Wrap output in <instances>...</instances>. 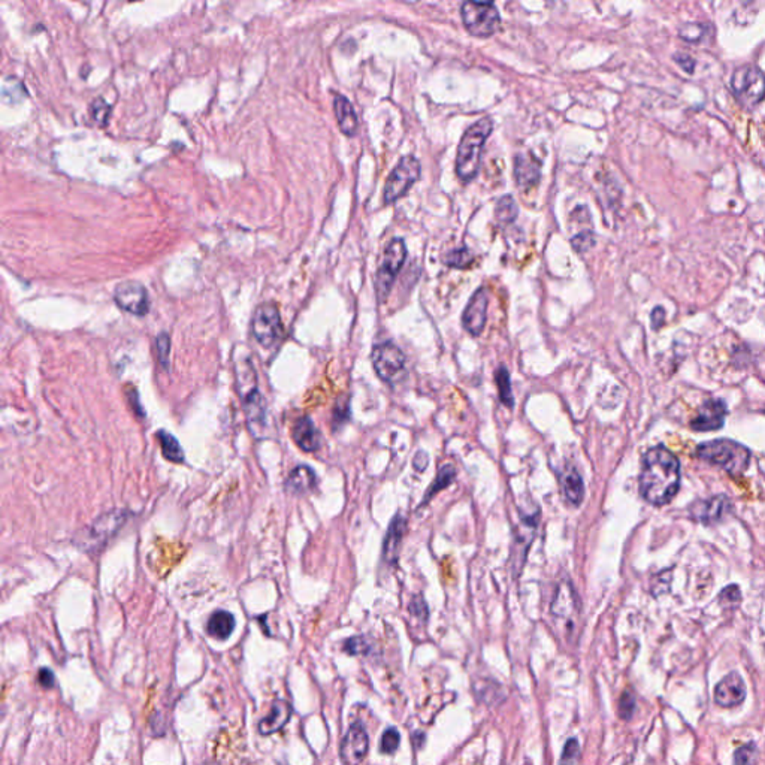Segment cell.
I'll return each instance as SVG.
<instances>
[{"label": "cell", "mask_w": 765, "mask_h": 765, "mask_svg": "<svg viewBox=\"0 0 765 765\" xmlns=\"http://www.w3.org/2000/svg\"><path fill=\"white\" fill-rule=\"evenodd\" d=\"M680 487V465L670 450L653 447L643 459L640 493L652 505L669 504Z\"/></svg>", "instance_id": "6da1fadb"}, {"label": "cell", "mask_w": 765, "mask_h": 765, "mask_svg": "<svg viewBox=\"0 0 765 765\" xmlns=\"http://www.w3.org/2000/svg\"><path fill=\"white\" fill-rule=\"evenodd\" d=\"M493 130V121L489 117L480 119L469 126L460 138L456 156V174L462 181H473L482 165V154L487 138Z\"/></svg>", "instance_id": "7a4b0ae2"}, {"label": "cell", "mask_w": 765, "mask_h": 765, "mask_svg": "<svg viewBox=\"0 0 765 765\" xmlns=\"http://www.w3.org/2000/svg\"><path fill=\"white\" fill-rule=\"evenodd\" d=\"M697 456L720 467L733 476L743 474L751 462V451L742 444L731 440L702 442L697 449Z\"/></svg>", "instance_id": "3957f363"}, {"label": "cell", "mask_w": 765, "mask_h": 765, "mask_svg": "<svg viewBox=\"0 0 765 765\" xmlns=\"http://www.w3.org/2000/svg\"><path fill=\"white\" fill-rule=\"evenodd\" d=\"M465 29L477 38H489L500 29L501 15L492 2H465L460 10Z\"/></svg>", "instance_id": "277c9868"}, {"label": "cell", "mask_w": 765, "mask_h": 765, "mask_svg": "<svg viewBox=\"0 0 765 765\" xmlns=\"http://www.w3.org/2000/svg\"><path fill=\"white\" fill-rule=\"evenodd\" d=\"M731 88L744 106H756L765 97V74L755 65H743L734 70Z\"/></svg>", "instance_id": "5b68a950"}, {"label": "cell", "mask_w": 765, "mask_h": 765, "mask_svg": "<svg viewBox=\"0 0 765 765\" xmlns=\"http://www.w3.org/2000/svg\"><path fill=\"white\" fill-rule=\"evenodd\" d=\"M405 259H407V245L404 243V239L401 238L392 239L390 244L386 247L385 254H382L381 265L377 271L376 292L380 300H385L387 298Z\"/></svg>", "instance_id": "8992f818"}, {"label": "cell", "mask_w": 765, "mask_h": 765, "mask_svg": "<svg viewBox=\"0 0 765 765\" xmlns=\"http://www.w3.org/2000/svg\"><path fill=\"white\" fill-rule=\"evenodd\" d=\"M372 363L378 377L392 386L401 382L407 376L405 356L402 350L392 343H382L374 349Z\"/></svg>", "instance_id": "52a82bcc"}, {"label": "cell", "mask_w": 765, "mask_h": 765, "mask_svg": "<svg viewBox=\"0 0 765 765\" xmlns=\"http://www.w3.org/2000/svg\"><path fill=\"white\" fill-rule=\"evenodd\" d=\"M420 162L414 156H404L390 172L385 184L382 198L386 203H394L410 190V187L419 180Z\"/></svg>", "instance_id": "ba28073f"}, {"label": "cell", "mask_w": 765, "mask_h": 765, "mask_svg": "<svg viewBox=\"0 0 765 765\" xmlns=\"http://www.w3.org/2000/svg\"><path fill=\"white\" fill-rule=\"evenodd\" d=\"M252 332L256 341L266 349L275 345L283 334L278 308L271 302L257 307L252 320Z\"/></svg>", "instance_id": "9c48e42d"}, {"label": "cell", "mask_w": 765, "mask_h": 765, "mask_svg": "<svg viewBox=\"0 0 765 765\" xmlns=\"http://www.w3.org/2000/svg\"><path fill=\"white\" fill-rule=\"evenodd\" d=\"M538 519H540V511L538 510L536 513L528 514V516L522 514V519L519 522V528L516 529L514 546H513V551H511V567H513L514 574H518L519 571H522V567L524 564V560H527L528 550L532 544L533 538H536Z\"/></svg>", "instance_id": "30bf717a"}, {"label": "cell", "mask_w": 765, "mask_h": 765, "mask_svg": "<svg viewBox=\"0 0 765 765\" xmlns=\"http://www.w3.org/2000/svg\"><path fill=\"white\" fill-rule=\"evenodd\" d=\"M114 300L123 311L133 316H145L150 311L147 289L138 281H124L114 292Z\"/></svg>", "instance_id": "8fae6325"}, {"label": "cell", "mask_w": 765, "mask_h": 765, "mask_svg": "<svg viewBox=\"0 0 765 765\" xmlns=\"http://www.w3.org/2000/svg\"><path fill=\"white\" fill-rule=\"evenodd\" d=\"M369 749V738L362 722H354L341 743V759L347 765H360L367 758Z\"/></svg>", "instance_id": "7c38bea8"}, {"label": "cell", "mask_w": 765, "mask_h": 765, "mask_svg": "<svg viewBox=\"0 0 765 765\" xmlns=\"http://www.w3.org/2000/svg\"><path fill=\"white\" fill-rule=\"evenodd\" d=\"M487 305L489 298L484 287H480L473 296H471L468 305L462 314V325L465 331L471 335L478 336L483 332L487 318Z\"/></svg>", "instance_id": "4fadbf2b"}, {"label": "cell", "mask_w": 765, "mask_h": 765, "mask_svg": "<svg viewBox=\"0 0 765 765\" xmlns=\"http://www.w3.org/2000/svg\"><path fill=\"white\" fill-rule=\"evenodd\" d=\"M746 683L738 673L733 671L717 683L715 688V701L720 707L740 706L746 698Z\"/></svg>", "instance_id": "5bb4252c"}, {"label": "cell", "mask_w": 765, "mask_h": 765, "mask_svg": "<svg viewBox=\"0 0 765 765\" xmlns=\"http://www.w3.org/2000/svg\"><path fill=\"white\" fill-rule=\"evenodd\" d=\"M726 414H728V408L725 402L719 401V399L717 401L716 399H711V401H706L701 405L698 414L695 419L692 420L691 426L693 431H698V432L716 431L724 426Z\"/></svg>", "instance_id": "9a60e30c"}, {"label": "cell", "mask_w": 765, "mask_h": 765, "mask_svg": "<svg viewBox=\"0 0 765 765\" xmlns=\"http://www.w3.org/2000/svg\"><path fill=\"white\" fill-rule=\"evenodd\" d=\"M729 510H731V502H729L728 498L725 495H717L710 498V500L693 504L691 507V514L698 522L715 523L722 520Z\"/></svg>", "instance_id": "2e32d148"}, {"label": "cell", "mask_w": 765, "mask_h": 765, "mask_svg": "<svg viewBox=\"0 0 765 765\" xmlns=\"http://www.w3.org/2000/svg\"><path fill=\"white\" fill-rule=\"evenodd\" d=\"M541 163L533 154H518L514 160V178L522 190H528L540 181Z\"/></svg>", "instance_id": "e0dca14e"}, {"label": "cell", "mask_w": 765, "mask_h": 765, "mask_svg": "<svg viewBox=\"0 0 765 765\" xmlns=\"http://www.w3.org/2000/svg\"><path fill=\"white\" fill-rule=\"evenodd\" d=\"M550 611L559 620L568 622L574 618V613L577 611V595L571 583L565 580L558 586Z\"/></svg>", "instance_id": "ac0fdd59"}, {"label": "cell", "mask_w": 765, "mask_h": 765, "mask_svg": "<svg viewBox=\"0 0 765 765\" xmlns=\"http://www.w3.org/2000/svg\"><path fill=\"white\" fill-rule=\"evenodd\" d=\"M292 716V706L287 701L277 700L272 704L271 711L259 722V733L262 735H271L289 722Z\"/></svg>", "instance_id": "d6986e66"}, {"label": "cell", "mask_w": 765, "mask_h": 765, "mask_svg": "<svg viewBox=\"0 0 765 765\" xmlns=\"http://www.w3.org/2000/svg\"><path fill=\"white\" fill-rule=\"evenodd\" d=\"M334 111L338 120V126H340L344 135L354 136L359 129V121L351 102L345 96L336 94L334 99Z\"/></svg>", "instance_id": "ffe728a7"}, {"label": "cell", "mask_w": 765, "mask_h": 765, "mask_svg": "<svg viewBox=\"0 0 765 765\" xmlns=\"http://www.w3.org/2000/svg\"><path fill=\"white\" fill-rule=\"evenodd\" d=\"M405 532V519L401 514H398L390 522V527L387 529L385 546H382V556L389 564H395L399 555V547H401V541Z\"/></svg>", "instance_id": "44dd1931"}, {"label": "cell", "mask_w": 765, "mask_h": 765, "mask_svg": "<svg viewBox=\"0 0 765 765\" xmlns=\"http://www.w3.org/2000/svg\"><path fill=\"white\" fill-rule=\"evenodd\" d=\"M293 440L304 451H316L320 447V434L309 417H300L293 426Z\"/></svg>", "instance_id": "7402d4cb"}, {"label": "cell", "mask_w": 765, "mask_h": 765, "mask_svg": "<svg viewBox=\"0 0 765 765\" xmlns=\"http://www.w3.org/2000/svg\"><path fill=\"white\" fill-rule=\"evenodd\" d=\"M245 414H247V420L248 425H250V429L254 435H261L263 426H265V402H263V398L261 396V394L254 390L250 395H247L245 398Z\"/></svg>", "instance_id": "603a6c76"}, {"label": "cell", "mask_w": 765, "mask_h": 765, "mask_svg": "<svg viewBox=\"0 0 765 765\" xmlns=\"http://www.w3.org/2000/svg\"><path fill=\"white\" fill-rule=\"evenodd\" d=\"M560 484H562L564 495L569 504L574 507H579L583 502L584 484H583L582 476L577 473V469L568 468L562 474V477H560Z\"/></svg>", "instance_id": "cb8c5ba5"}, {"label": "cell", "mask_w": 765, "mask_h": 765, "mask_svg": "<svg viewBox=\"0 0 765 765\" xmlns=\"http://www.w3.org/2000/svg\"><path fill=\"white\" fill-rule=\"evenodd\" d=\"M235 626H236V622L234 615H230L229 611H225V610H218L216 613H212L211 618L208 619L207 631L211 637H214L217 640H226L234 633Z\"/></svg>", "instance_id": "d4e9b609"}, {"label": "cell", "mask_w": 765, "mask_h": 765, "mask_svg": "<svg viewBox=\"0 0 765 765\" xmlns=\"http://www.w3.org/2000/svg\"><path fill=\"white\" fill-rule=\"evenodd\" d=\"M316 484L314 471L307 465L296 467L286 480V489L292 493H304Z\"/></svg>", "instance_id": "484cf974"}, {"label": "cell", "mask_w": 765, "mask_h": 765, "mask_svg": "<svg viewBox=\"0 0 765 765\" xmlns=\"http://www.w3.org/2000/svg\"><path fill=\"white\" fill-rule=\"evenodd\" d=\"M157 440L160 442V447H162L163 456L166 459H169L171 462H176V464H180V462L184 460L183 449H181L180 442L176 441L174 435L167 434L165 431H159L157 432Z\"/></svg>", "instance_id": "4316f807"}, {"label": "cell", "mask_w": 765, "mask_h": 765, "mask_svg": "<svg viewBox=\"0 0 765 765\" xmlns=\"http://www.w3.org/2000/svg\"><path fill=\"white\" fill-rule=\"evenodd\" d=\"M455 478H456V469H455V467H453V465H444V467L440 469V473H438L437 478H435L434 482H432V484H431V487H429V491L426 492V495H425V498H423V502L420 504V507H422L423 504L428 502V501L431 500V498H434L435 493H438V492L442 491V489H446L447 486H450V484L453 483V480H455Z\"/></svg>", "instance_id": "83f0119b"}, {"label": "cell", "mask_w": 765, "mask_h": 765, "mask_svg": "<svg viewBox=\"0 0 765 765\" xmlns=\"http://www.w3.org/2000/svg\"><path fill=\"white\" fill-rule=\"evenodd\" d=\"M495 214H496L498 223H501V225L513 223V221L518 218V214H519L518 203H516L514 198L510 196V194L502 196L496 203Z\"/></svg>", "instance_id": "f1b7e54d"}, {"label": "cell", "mask_w": 765, "mask_h": 765, "mask_svg": "<svg viewBox=\"0 0 765 765\" xmlns=\"http://www.w3.org/2000/svg\"><path fill=\"white\" fill-rule=\"evenodd\" d=\"M495 381H496V386H498V392H500V399L501 402L509 407L513 408L514 405V396H513V390H511V382H510V374L507 371L504 367H500L495 371Z\"/></svg>", "instance_id": "f546056e"}, {"label": "cell", "mask_w": 765, "mask_h": 765, "mask_svg": "<svg viewBox=\"0 0 765 765\" xmlns=\"http://www.w3.org/2000/svg\"><path fill=\"white\" fill-rule=\"evenodd\" d=\"M473 261L474 257L467 247L456 248V250H451L442 257L444 265H447L450 268H455V269H465L468 266H471Z\"/></svg>", "instance_id": "4dcf8cb0"}, {"label": "cell", "mask_w": 765, "mask_h": 765, "mask_svg": "<svg viewBox=\"0 0 765 765\" xmlns=\"http://www.w3.org/2000/svg\"><path fill=\"white\" fill-rule=\"evenodd\" d=\"M706 33H707V26L704 23H686L683 24L679 30L680 38L691 43L700 42L706 37Z\"/></svg>", "instance_id": "1f68e13d"}, {"label": "cell", "mask_w": 765, "mask_h": 765, "mask_svg": "<svg viewBox=\"0 0 765 765\" xmlns=\"http://www.w3.org/2000/svg\"><path fill=\"white\" fill-rule=\"evenodd\" d=\"M399 742H401V735H399L396 728H387L385 734L381 737V752L392 755L398 751Z\"/></svg>", "instance_id": "d6a6232c"}, {"label": "cell", "mask_w": 765, "mask_h": 765, "mask_svg": "<svg viewBox=\"0 0 765 765\" xmlns=\"http://www.w3.org/2000/svg\"><path fill=\"white\" fill-rule=\"evenodd\" d=\"M579 756H580V744L575 738H571V740H568L564 746L559 765H575V762L579 761Z\"/></svg>", "instance_id": "836d02e7"}, {"label": "cell", "mask_w": 765, "mask_h": 765, "mask_svg": "<svg viewBox=\"0 0 765 765\" xmlns=\"http://www.w3.org/2000/svg\"><path fill=\"white\" fill-rule=\"evenodd\" d=\"M90 114H92V119L97 123L101 124V126H105L106 123H108L110 119V114H111V106L106 103L102 97L99 99H96L92 106H90Z\"/></svg>", "instance_id": "e575fe53"}, {"label": "cell", "mask_w": 765, "mask_h": 765, "mask_svg": "<svg viewBox=\"0 0 765 765\" xmlns=\"http://www.w3.org/2000/svg\"><path fill=\"white\" fill-rule=\"evenodd\" d=\"M595 235L591 232V230H583V232L577 234L573 239H571V245L575 252L579 253H586L588 250L595 245Z\"/></svg>", "instance_id": "d590c367"}, {"label": "cell", "mask_w": 765, "mask_h": 765, "mask_svg": "<svg viewBox=\"0 0 765 765\" xmlns=\"http://www.w3.org/2000/svg\"><path fill=\"white\" fill-rule=\"evenodd\" d=\"M756 746L753 743H747L734 752V764L735 765H752L755 759Z\"/></svg>", "instance_id": "8d00e7d4"}, {"label": "cell", "mask_w": 765, "mask_h": 765, "mask_svg": "<svg viewBox=\"0 0 765 765\" xmlns=\"http://www.w3.org/2000/svg\"><path fill=\"white\" fill-rule=\"evenodd\" d=\"M635 711V698L631 692H624L619 700V716L624 720H629Z\"/></svg>", "instance_id": "74e56055"}, {"label": "cell", "mask_w": 765, "mask_h": 765, "mask_svg": "<svg viewBox=\"0 0 765 765\" xmlns=\"http://www.w3.org/2000/svg\"><path fill=\"white\" fill-rule=\"evenodd\" d=\"M344 651L349 655H365L369 652V644L363 637H351L344 643Z\"/></svg>", "instance_id": "f35d334b"}, {"label": "cell", "mask_w": 765, "mask_h": 765, "mask_svg": "<svg viewBox=\"0 0 765 765\" xmlns=\"http://www.w3.org/2000/svg\"><path fill=\"white\" fill-rule=\"evenodd\" d=\"M169 347H171V343H169L167 334L165 332L160 334L156 340V349H157L159 362L162 363L163 368H166L169 363Z\"/></svg>", "instance_id": "ab89813d"}, {"label": "cell", "mask_w": 765, "mask_h": 765, "mask_svg": "<svg viewBox=\"0 0 765 765\" xmlns=\"http://www.w3.org/2000/svg\"><path fill=\"white\" fill-rule=\"evenodd\" d=\"M674 60H675V63L682 66L684 72L692 74L693 69H695V59L691 57L689 54H686V52H675Z\"/></svg>", "instance_id": "60d3db41"}, {"label": "cell", "mask_w": 765, "mask_h": 765, "mask_svg": "<svg viewBox=\"0 0 765 765\" xmlns=\"http://www.w3.org/2000/svg\"><path fill=\"white\" fill-rule=\"evenodd\" d=\"M410 610H411V613H413V615H414L416 618H419V619H422V620L428 619V606H426V602L423 601V598L420 597V595H419V597H414V598H413L411 606H410Z\"/></svg>", "instance_id": "b9f144b4"}, {"label": "cell", "mask_w": 765, "mask_h": 765, "mask_svg": "<svg viewBox=\"0 0 765 765\" xmlns=\"http://www.w3.org/2000/svg\"><path fill=\"white\" fill-rule=\"evenodd\" d=\"M349 416H350L349 402H347V401H341V399H340V401H338V404H336L335 411H334V423H335L336 426H338V425H341V423H344L347 419H349Z\"/></svg>", "instance_id": "7bdbcfd3"}, {"label": "cell", "mask_w": 765, "mask_h": 765, "mask_svg": "<svg viewBox=\"0 0 765 765\" xmlns=\"http://www.w3.org/2000/svg\"><path fill=\"white\" fill-rule=\"evenodd\" d=\"M38 683L41 684L42 688L51 689L56 684L54 673H52L50 669H45V666H43V669H41L39 673H38Z\"/></svg>", "instance_id": "ee69618b"}, {"label": "cell", "mask_w": 765, "mask_h": 765, "mask_svg": "<svg viewBox=\"0 0 765 765\" xmlns=\"http://www.w3.org/2000/svg\"><path fill=\"white\" fill-rule=\"evenodd\" d=\"M428 462H429V460H428V455H426L425 451H417V455H416V458H414V460H413V467H414L417 471H425V468L428 467Z\"/></svg>", "instance_id": "f6af8a7d"}, {"label": "cell", "mask_w": 765, "mask_h": 765, "mask_svg": "<svg viewBox=\"0 0 765 765\" xmlns=\"http://www.w3.org/2000/svg\"><path fill=\"white\" fill-rule=\"evenodd\" d=\"M664 318H665V311L662 307H656L652 313V326L656 329L660 327L664 323Z\"/></svg>", "instance_id": "bcb514c9"}]
</instances>
